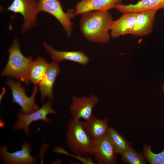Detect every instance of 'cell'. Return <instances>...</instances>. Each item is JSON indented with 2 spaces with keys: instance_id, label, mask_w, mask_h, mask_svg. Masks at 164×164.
Listing matches in <instances>:
<instances>
[{
  "instance_id": "cell-1",
  "label": "cell",
  "mask_w": 164,
  "mask_h": 164,
  "mask_svg": "<svg viewBox=\"0 0 164 164\" xmlns=\"http://www.w3.org/2000/svg\"><path fill=\"white\" fill-rule=\"evenodd\" d=\"M81 15L80 29L86 38L92 42L108 43L110 39L109 32L113 21L108 11H93Z\"/></svg>"
},
{
  "instance_id": "cell-2",
  "label": "cell",
  "mask_w": 164,
  "mask_h": 164,
  "mask_svg": "<svg viewBox=\"0 0 164 164\" xmlns=\"http://www.w3.org/2000/svg\"><path fill=\"white\" fill-rule=\"evenodd\" d=\"M9 53L8 61L1 76L12 77L29 84V72L33 61L32 57L23 54L16 39L9 48Z\"/></svg>"
},
{
  "instance_id": "cell-3",
  "label": "cell",
  "mask_w": 164,
  "mask_h": 164,
  "mask_svg": "<svg viewBox=\"0 0 164 164\" xmlns=\"http://www.w3.org/2000/svg\"><path fill=\"white\" fill-rule=\"evenodd\" d=\"M66 137L67 144L74 154L82 156L93 155L94 143L86 132L80 120L72 118L69 120Z\"/></svg>"
},
{
  "instance_id": "cell-4",
  "label": "cell",
  "mask_w": 164,
  "mask_h": 164,
  "mask_svg": "<svg viewBox=\"0 0 164 164\" xmlns=\"http://www.w3.org/2000/svg\"><path fill=\"white\" fill-rule=\"evenodd\" d=\"M6 84L10 88L11 91L12 101L20 107L22 113L28 114L37 110L39 108L35 103V99L38 88L35 85L32 95L27 96L26 90L19 81L15 82L9 78L7 79Z\"/></svg>"
},
{
  "instance_id": "cell-5",
  "label": "cell",
  "mask_w": 164,
  "mask_h": 164,
  "mask_svg": "<svg viewBox=\"0 0 164 164\" xmlns=\"http://www.w3.org/2000/svg\"><path fill=\"white\" fill-rule=\"evenodd\" d=\"M39 12H46L54 16L63 26L67 36L71 35L73 25L71 20L75 16L72 10L64 12L59 0H39Z\"/></svg>"
},
{
  "instance_id": "cell-6",
  "label": "cell",
  "mask_w": 164,
  "mask_h": 164,
  "mask_svg": "<svg viewBox=\"0 0 164 164\" xmlns=\"http://www.w3.org/2000/svg\"><path fill=\"white\" fill-rule=\"evenodd\" d=\"M39 0H13L7 9L21 14L24 19L22 31L35 25L37 15L39 12Z\"/></svg>"
},
{
  "instance_id": "cell-7",
  "label": "cell",
  "mask_w": 164,
  "mask_h": 164,
  "mask_svg": "<svg viewBox=\"0 0 164 164\" xmlns=\"http://www.w3.org/2000/svg\"><path fill=\"white\" fill-rule=\"evenodd\" d=\"M56 114L57 112L52 108V104L49 101L36 111L28 114L22 112L17 114V120L14 126V129L23 130L26 134L30 133L29 127L32 122L42 120L49 124L51 123L50 120L47 118L48 114Z\"/></svg>"
},
{
  "instance_id": "cell-8",
  "label": "cell",
  "mask_w": 164,
  "mask_h": 164,
  "mask_svg": "<svg viewBox=\"0 0 164 164\" xmlns=\"http://www.w3.org/2000/svg\"><path fill=\"white\" fill-rule=\"evenodd\" d=\"M72 103L70 111L72 118L77 119H80L85 121L89 119L93 115V109L99 101L98 98L94 95L87 97L79 98L72 97Z\"/></svg>"
},
{
  "instance_id": "cell-9",
  "label": "cell",
  "mask_w": 164,
  "mask_h": 164,
  "mask_svg": "<svg viewBox=\"0 0 164 164\" xmlns=\"http://www.w3.org/2000/svg\"><path fill=\"white\" fill-rule=\"evenodd\" d=\"M21 149L13 152L8 151L7 146H2L0 149V155L2 160L5 164H31L35 163L37 158L30 153L31 147L27 142L23 143Z\"/></svg>"
},
{
  "instance_id": "cell-10",
  "label": "cell",
  "mask_w": 164,
  "mask_h": 164,
  "mask_svg": "<svg viewBox=\"0 0 164 164\" xmlns=\"http://www.w3.org/2000/svg\"><path fill=\"white\" fill-rule=\"evenodd\" d=\"M116 154L107 135L94 143L93 155L98 164H116Z\"/></svg>"
},
{
  "instance_id": "cell-11",
  "label": "cell",
  "mask_w": 164,
  "mask_h": 164,
  "mask_svg": "<svg viewBox=\"0 0 164 164\" xmlns=\"http://www.w3.org/2000/svg\"><path fill=\"white\" fill-rule=\"evenodd\" d=\"M44 46L53 61L57 63L67 60L84 65L88 63L90 60V58L82 51H59L55 50L46 43H44Z\"/></svg>"
},
{
  "instance_id": "cell-12",
  "label": "cell",
  "mask_w": 164,
  "mask_h": 164,
  "mask_svg": "<svg viewBox=\"0 0 164 164\" xmlns=\"http://www.w3.org/2000/svg\"><path fill=\"white\" fill-rule=\"evenodd\" d=\"M157 11L150 10L138 12L135 26L131 35L137 36H143L151 33Z\"/></svg>"
},
{
  "instance_id": "cell-13",
  "label": "cell",
  "mask_w": 164,
  "mask_h": 164,
  "mask_svg": "<svg viewBox=\"0 0 164 164\" xmlns=\"http://www.w3.org/2000/svg\"><path fill=\"white\" fill-rule=\"evenodd\" d=\"M60 72V68L58 63L53 61L49 63L47 71L38 85L42 101L45 97L48 98L50 101L53 99V85Z\"/></svg>"
},
{
  "instance_id": "cell-14",
  "label": "cell",
  "mask_w": 164,
  "mask_h": 164,
  "mask_svg": "<svg viewBox=\"0 0 164 164\" xmlns=\"http://www.w3.org/2000/svg\"><path fill=\"white\" fill-rule=\"evenodd\" d=\"M138 12L123 14L117 20L112 22L111 28V36L113 38L131 34L135 24Z\"/></svg>"
},
{
  "instance_id": "cell-15",
  "label": "cell",
  "mask_w": 164,
  "mask_h": 164,
  "mask_svg": "<svg viewBox=\"0 0 164 164\" xmlns=\"http://www.w3.org/2000/svg\"><path fill=\"white\" fill-rule=\"evenodd\" d=\"M122 0H82L75 5V15L93 11H108Z\"/></svg>"
},
{
  "instance_id": "cell-16",
  "label": "cell",
  "mask_w": 164,
  "mask_h": 164,
  "mask_svg": "<svg viewBox=\"0 0 164 164\" xmlns=\"http://www.w3.org/2000/svg\"><path fill=\"white\" fill-rule=\"evenodd\" d=\"M83 127L91 139L95 143L107 135L108 126L107 118L99 119L94 115L82 121Z\"/></svg>"
},
{
  "instance_id": "cell-17",
  "label": "cell",
  "mask_w": 164,
  "mask_h": 164,
  "mask_svg": "<svg viewBox=\"0 0 164 164\" xmlns=\"http://www.w3.org/2000/svg\"><path fill=\"white\" fill-rule=\"evenodd\" d=\"M49 63L40 56L33 61L29 72V79L34 85H38L43 79L47 70Z\"/></svg>"
},
{
  "instance_id": "cell-18",
  "label": "cell",
  "mask_w": 164,
  "mask_h": 164,
  "mask_svg": "<svg viewBox=\"0 0 164 164\" xmlns=\"http://www.w3.org/2000/svg\"><path fill=\"white\" fill-rule=\"evenodd\" d=\"M107 135L114 147L117 154H120L125 151L133 148L132 143L126 140L113 127H109Z\"/></svg>"
},
{
  "instance_id": "cell-19",
  "label": "cell",
  "mask_w": 164,
  "mask_h": 164,
  "mask_svg": "<svg viewBox=\"0 0 164 164\" xmlns=\"http://www.w3.org/2000/svg\"><path fill=\"white\" fill-rule=\"evenodd\" d=\"M120 155L121 160L129 164H145L147 160L143 153H138L133 148L125 151Z\"/></svg>"
},
{
  "instance_id": "cell-20",
  "label": "cell",
  "mask_w": 164,
  "mask_h": 164,
  "mask_svg": "<svg viewBox=\"0 0 164 164\" xmlns=\"http://www.w3.org/2000/svg\"><path fill=\"white\" fill-rule=\"evenodd\" d=\"M146 160L151 164H164V149L159 153H153L150 146L145 144L143 153Z\"/></svg>"
},
{
  "instance_id": "cell-21",
  "label": "cell",
  "mask_w": 164,
  "mask_h": 164,
  "mask_svg": "<svg viewBox=\"0 0 164 164\" xmlns=\"http://www.w3.org/2000/svg\"><path fill=\"white\" fill-rule=\"evenodd\" d=\"M6 91V90L5 88L3 87L2 89V91L0 95V100L2 99L4 95L5 94Z\"/></svg>"
},
{
  "instance_id": "cell-22",
  "label": "cell",
  "mask_w": 164,
  "mask_h": 164,
  "mask_svg": "<svg viewBox=\"0 0 164 164\" xmlns=\"http://www.w3.org/2000/svg\"><path fill=\"white\" fill-rule=\"evenodd\" d=\"M162 90L164 91V84L162 86Z\"/></svg>"
},
{
  "instance_id": "cell-23",
  "label": "cell",
  "mask_w": 164,
  "mask_h": 164,
  "mask_svg": "<svg viewBox=\"0 0 164 164\" xmlns=\"http://www.w3.org/2000/svg\"><path fill=\"white\" fill-rule=\"evenodd\" d=\"M132 0V1H133V0Z\"/></svg>"
}]
</instances>
